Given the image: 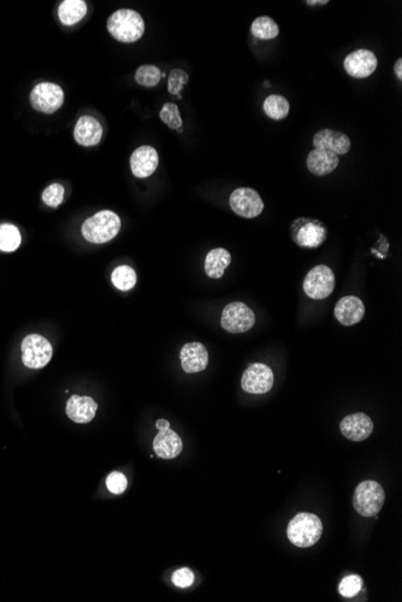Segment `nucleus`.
<instances>
[{
    "label": "nucleus",
    "instance_id": "31",
    "mask_svg": "<svg viewBox=\"0 0 402 602\" xmlns=\"http://www.w3.org/2000/svg\"><path fill=\"white\" fill-rule=\"evenodd\" d=\"M64 186L61 184H51L42 193V201L50 207H58L64 200Z\"/></svg>",
    "mask_w": 402,
    "mask_h": 602
},
{
    "label": "nucleus",
    "instance_id": "34",
    "mask_svg": "<svg viewBox=\"0 0 402 602\" xmlns=\"http://www.w3.org/2000/svg\"><path fill=\"white\" fill-rule=\"evenodd\" d=\"M195 576L193 571L188 567H183L180 570L175 571L173 574V582L178 588H188L194 583Z\"/></svg>",
    "mask_w": 402,
    "mask_h": 602
},
{
    "label": "nucleus",
    "instance_id": "29",
    "mask_svg": "<svg viewBox=\"0 0 402 602\" xmlns=\"http://www.w3.org/2000/svg\"><path fill=\"white\" fill-rule=\"evenodd\" d=\"M160 119L163 123L173 130H178L182 128V118L180 115V110L176 104L166 102L163 108L160 110Z\"/></svg>",
    "mask_w": 402,
    "mask_h": 602
},
{
    "label": "nucleus",
    "instance_id": "12",
    "mask_svg": "<svg viewBox=\"0 0 402 602\" xmlns=\"http://www.w3.org/2000/svg\"><path fill=\"white\" fill-rule=\"evenodd\" d=\"M347 74L354 79H366L374 74L379 61L374 52L369 50H356L350 53L343 61Z\"/></svg>",
    "mask_w": 402,
    "mask_h": 602
},
{
    "label": "nucleus",
    "instance_id": "8",
    "mask_svg": "<svg viewBox=\"0 0 402 602\" xmlns=\"http://www.w3.org/2000/svg\"><path fill=\"white\" fill-rule=\"evenodd\" d=\"M30 104L35 111L51 115L63 106L64 92L58 84L41 82L32 90Z\"/></svg>",
    "mask_w": 402,
    "mask_h": 602
},
{
    "label": "nucleus",
    "instance_id": "26",
    "mask_svg": "<svg viewBox=\"0 0 402 602\" xmlns=\"http://www.w3.org/2000/svg\"><path fill=\"white\" fill-rule=\"evenodd\" d=\"M22 242L19 229L12 224L0 225V251L12 253L17 251Z\"/></svg>",
    "mask_w": 402,
    "mask_h": 602
},
{
    "label": "nucleus",
    "instance_id": "11",
    "mask_svg": "<svg viewBox=\"0 0 402 602\" xmlns=\"http://www.w3.org/2000/svg\"><path fill=\"white\" fill-rule=\"evenodd\" d=\"M230 207L242 218H256L264 209L260 195L251 188H239L230 195Z\"/></svg>",
    "mask_w": 402,
    "mask_h": 602
},
{
    "label": "nucleus",
    "instance_id": "36",
    "mask_svg": "<svg viewBox=\"0 0 402 602\" xmlns=\"http://www.w3.org/2000/svg\"><path fill=\"white\" fill-rule=\"evenodd\" d=\"M155 427L160 429V431H163V429H168L169 427H170V423L166 420H158L157 423H155Z\"/></svg>",
    "mask_w": 402,
    "mask_h": 602
},
{
    "label": "nucleus",
    "instance_id": "21",
    "mask_svg": "<svg viewBox=\"0 0 402 602\" xmlns=\"http://www.w3.org/2000/svg\"><path fill=\"white\" fill-rule=\"evenodd\" d=\"M338 162L340 160H338L336 154L316 148L309 154L306 164H307L309 171L311 173H314L316 176L323 177L327 176L332 171H335Z\"/></svg>",
    "mask_w": 402,
    "mask_h": 602
},
{
    "label": "nucleus",
    "instance_id": "27",
    "mask_svg": "<svg viewBox=\"0 0 402 602\" xmlns=\"http://www.w3.org/2000/svg\"><path fill=\"white\" fill-rule=\"evenodd\" d=\"M113 285L121 291H129L136 284V273L131 266H118L111 275Z\"/></svg>",
    "mask_w": 402,
    "mask_h": 602
},
{
    "label": "nucleus",
    "instance_id": "23",
    "mask_svg": "<svg viewBox=\"0 0 402 602\" xmlns=\"http://www.w3.org/2000/svg\"><path fill=\"white\" fill-rule=\"evenodd\" d=\"M87 14V4L84 0H66L58 8V17L64 26L79 23Z\"/></svg>",
    "mask_w": 402,
    "mask_h": 602
},
{
    "label": "nucleus",
    "instance_id": "1",
    "mask_svg": "<svg viewBox=\"0 0 402 602\" xmlns=\"http://www.w3.org/2000/svg\"><path fill=\"white\" fill-rule=\"evenodd\" d=\"M108 30L117 41L133 43L144 35L145 22L134 10H118L108 19Z\"/></svg>",
    "mask_w": 402,
    "mask_h": 602
},
{
    "label": "nucleus",
    "instance_id": "25",
    "mask_svg": "<svg viewBox=\"0 0 402 602\" xmlns=\"http://www.w3.org/2000/svg\"><path fill=\"white\" fill-rule=\"evenodd\" d=\"M251 32H252L253 37H257L259 40H272V39L278 37L280 28L271 17L262 16V17H258L253 21L252 26H251Z\"/></svg>",
    "mask_w": 402,
    "mask_h": 602
},
{
    "label": "nucleus",
    "instance_id": "13",
    "mask_svg": "<svg viewBox=\"0 0 402 602\" xmlns=\"http://www.w3.org/2000/svg\"><path fill=\"white\" fill-rule=\"evenodd\" d=\"M160 164L158 152L151 146H141L131 157V168L137 178H147L155 173Z\"/></svg>",
    "mask_w": 402,
    "mask_h": 602
},
{
    "label": "nucleus",
    "instance_id": "16",
    "mask_svg": "<svg viewBox=\"0 0 402 602\" xmlns=\"http://www.w3.org/2000/svg\"><path fill=\"white\" fill-rule=\"evenodd\" d=\"M365 315V306L361 298L346 296L337 302L335 318L343 326H353L361 322Z\"/></svg>",
    "mask_w": 402,
    "mask_h": 602
},
{
    "label": "nucleus",
    "instance_id": "28",
    "mask_svg": "<svg viewBox=\"0 0 402 602\" xmlns=\"http://www.w3.org/2000/svg\"><path fill=\"white\" fill-rule=\"evenodd\" d=\"M163 76L164 74L160 71V68H157L155 65H142L136 70L135 81L142 87L152 88L160 84V79Z\"/></svg>",
    "mask_w": 402,
    "mask_h": 602
},
{
    "label": "nucleus",
    "instance_id": "22",
    "mask_svg": "<svg viewBox=\"0 0 402 602\" xmlns=\"http://www.w3.org/2000/svg\"><path fill=\"white\" fill-rule=\"evenodd\" d=\"M231 262V255L224 248H216L211 251L205 259V272L210 278L220 279Z\"/></svg>",
    "mask_w": 402,
    "mask_h": 602
},
{
    "label": "nucleus",
    "instance_id": "6",
    "mask_svg": "<svg viewBox=\"0 0 402 602\" xmlns=\"http://www.w3.org/2000/svg\"><path fill=\"white\" fill-rule=\"evenodd\" d=\"M304 291L312 300H324L332 295L335 289V274L330 267L318 264L305 277Z\"/></svg>",
    "mask_w": 402,
    "mask_h": 602
},
{
    "label": "nucleus",
    "instance_id": "10",
    "mask_svg": "<svg viewBox=\"0 0 402 602\" xmlns=\"http://www.w3.org/2000/svg\"><path fill=\"white\" fill-rule=\"evenodd\" d=\"M274 386V373L264 363H253L243 373L241 387L251 394H264Z\"/></svg>",
    "mask_w": 402,
    "mask_h": 602
},
{
    "label": "nucleus",
    "instance_id": "33",
    "mask_svg": "<svg viewBox=\"0 0 402 602\" xmlns=\"http://www.w3.org/2000/svg\"><path fill=\"white\" fill-rule=\"evenodd\" d=\"M128 486L126 475L119 472H113L106 478V487L113 494H122Z\"/></svg>",
    "mask_w": 402,
    "mask_h": 602
},
{
    "label": "nucleus",
    "instance_id": "7",
    "mask_svg": "<svg viewBox=\"0 0 402 602\" xmlns=\"http://www.w3.org/2000/svg\"><path fill=\"white\" fill-rule=\"evenodd\" d=\"M256 315L252 309L242 302H233L222 313L220 324L229 333H245L252 329Z\"/></svg>",
    "mask_w": 402,
    "mask_h": 602
},
{
    "label": "nucleus",
    "instance_id": "19",
    "mask_svg": "<svg viewBox=\"0 0 402 602\" xmlns=\"http://www.w3.org/2000/svg\"><path fill=\"white\" fill-rule=\"evenodd\" d=\"M98 405L90 397L73 396L66 403V415L76 423H88L93 420Z\"/></svg>",
    "mask_w": 402,
    "mask_h": 602
},
{
    "label": "nucleus",
    "instance_id": "32",
    "mask_svg": "<svg viewBox=\"0 0 402 602\" xmlns=\"http://www.w3.org/2000/svg\"><path fill=\"white\" fill-rule=\"evenodd\" d=\"M188 74L181 69H173L169 76L168 90L173 95H178L182 92L183 87L188 84Z\"/></svg>",
    "mask_w": 402,
    "mask_h": 602
},
{
    "label": "nucleus",
    "instance_id": "24",
    "mask_svg": "<svg viewBox=\"0 0 402 602\" xmlns=\"http://www.w3.org/2000/svg\"><path fill=\"white\" fill-rule=\"evenodd\" d=\"M262 108L269 118L274 121H282L289 115L290 104L285 97L272 94L265 99Z\"/></svg>",
    "mask_w": 402,
    "mask_h": 602
},
{
    "label": "nucleus",
    "instance_id": "20",
    "mask_svg": "<svg viewBox=\"0 0 402 602\" xmlns=\"http://www.w3.org/2000/svg\"><path fill=\"white\" fill-rule=\"evenodd\" d=\"M155 452L158 457L164 459H173L182 452L183 444L178 433L170 428L160 431L153 440Z\"/></svg>",
    "mask_w": 402,
    "mask_h": 602
},
{
    "label": "nucleus",
    "instance_id": "3",
    "mask_svg": "<svg viewBox=\"0 0 402 602\" xmlns=\"http://www.w3.org/2000/svg\"><path fill=\"white\" fill-rule=\"evenodd\" d=\"M121 230V219L111 211H102L87 219L82 225V236L84 240L103 244L117 236Z\"/></svg>",
    "mask_w": 402,
    "mask_h": 602
},
{
    "label": "nucleus",
    "instance_id": "18",
    "mask_svg": "<svg viewBox=\"0 0 402 602\" xmlns=\"http://www.w3.org/2000/svg\"><path fill=\"white\" fill-rule=\"evenodd\" d=\"M103 136V126L93 117H81L74 130V137L77 144L84 147L97 146Z\"/></svg>",
    "mask_w": 402,
    "mask_h": 602
},
{
    "label": "nucleus",
    "instance_id": "2",
    "mask_svg": "<svg viewBox=\"0 0 402 602\" xmlns=\"http://www.w3.org/2000/svg\"><path fill=\"white\" fill-rule=\"evenodd\" d=\"M323 524L318 516L307 512H301L290 521L287 528L289 541L300 547L309 548L314 546L322 538Z\"/></svg>",
    "mask_w": 402,
    "mask_h": 602
},
{
    "label": "nucleus",
    "instance_id": "17",
    "mask_svg": "<svg viewBox=\"0 0 402 602\" xmlns=\"http://www.w3.org/2000/svg\"><path fill=\"white\" fill-rule=\"evenodd\" d=\"M181 365L186 373H199L206 369L209 365V353L201 343H188L183 347L180 353Z\"/></svg>",
    "mask_w": 402,
    "mask_h": 602
},
{
    "label": "nucleus",
    "instance_id": "35",
    "mask_svg": "<svg viewBox=\"0 0 402 602\" xmlns=\"http://www.w3.org/2000/svg\"><path fill=\"white\" fill-rule=\"evenodd\" d=\"M394 71H395V74L398 76V79L401 81L402 79V59L401 58H399L398 61L395 63V66H394Z\"/></svg>",
    "mask_w": 402,
    "mask_h": 602
},
{
    "label": "nucleus",
    "instance_id": "9",
    "mask_svg": "<svg viewBox=\"0 0 402 602\" xmlns=\"http://www.w3.org/2000/svg\"><path fill=\"white\" fill-rule=\"evenodd\" d=\"M295 243L303 248H318L327 240V230L322 222L309 219H298L291 225Z\"/></svg>",
    "mask_w": 402,
    "mask_h": 602
},
{
    "label": "nucleus",
    "instance_id": "37",
    "mask_svg": "<svg viewBox=\"0 0 402 602\" xmlns=\"http://www.w3.org/2000/svg\"><path fill=\"white\" fill-rule=\"evenodd\" d=\"M327 1H307V4L314 5V4H327Z\"/></svg>",
    "mask_w": 402,
    "mask_h": 602
},
{
    "label": "nucleus",
    "instance_id": "5",
    "mask_svg": "<svg viewBox=\"0 0 402 602\" xmlns=\"http://www.w3.org/2000/svg\"><path fill=\"white\" fill-rule=\"evenodd\" d=\"M22 362L30 369H41L51 361L52 345L40 334H29L22 342Z\"/></svg>",
    "mask_w": 402,
    "mask_h": 602
},
{
    "label": "nucleus",
    "instance_id": "4",
    "mask_svg": "<svg viewBox=\"0 0 402 602\" xmlns=\"http://www.w3.org/2000/svg\"><path fill=\"white\" fill-rule=\"evenodd\" d=\"M385 494L379 482H361L354 492L353 507L364 517H374L382 509Z\"/></svg>",
    "mask_w": 402,
    "mask_h": 602
},
{
    "label": "nucleus",
    "instance_id": "15",
    "mask_svg": "<svg viewBox=\"0 0 402 602\" xmlns=\"http://www.w3.org/2000/svg\"><path fill=\"white\" fill-rule=\"evenodd\" d=\"M314 146L330 153L345 155L351 150V139L347 135L332 129H323L314 135Z\"/></svg>",
    "mask_w": 402,
    "mask_h": 602
},
{
    "label": "nucleus",
    "instance_id": "14",
    "mask_svg": "<svg viewBox=\"0 0 402 602\" xmlns=\"http://www.w3.org/2000/svg\"><path fill=\"white\" fill-rule=\"evenodd\" d=\"M340 429L348 440L364 441L374 431V423L366 414H353L346 416L340 423Z\"/></svg>",
    "mask_w": 402,
    "mask_h": 602
},
{
    "label": "nucleus",
    "instance_id": "30",
    "mask_svg": "<svg viewBox=\"0 0 402 602\" xmlns=\"http://www.w3.org/2000/svg\"><path fill=\"white\" fill-rule=\"evenodd\" d=\"M361 587H363V579L361 576L351 574L342 579L341 583L338 585V592L345 598H354L356 594L361 592Z\"/></svg>",
    "mask_w": 402,
    "mask_h": 602
}]
</instances>
